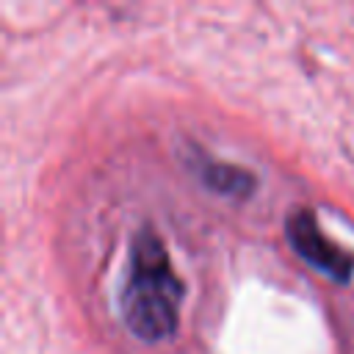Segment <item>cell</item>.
<instances>
[{"mask_svg": "<svg viewBox=\"0 0 354 354\" xmlns=\"http://www.w3.org/2000/svg\"><path fill=\"white\" fill-rule=\"evenodd\" d=\"M285 232H288V241H290L293 252L301 260H307L313 268L324 271L326 277H332L337 282H348L351 279L354 254L324 235V230L318 227V218H315L313 210H293L288 216V221H285Z\"/></svg>", "mask_w": 354, "mask_h": 354, "instance_id": "cell-2", "label": "cell"}, {"mask_svg": "<svg viewBox=\"0 0 354 354\" xmlns=\"http://www.w3.org/2000/svg\"><path fill=\"white\" fill-rule=\"evenodd\" d=\"M183 282L171 271L160 238L141 230L130 249L127 279L119 293V315L124 326L147 343L166 340L180 324Z\"/></svg>", "mask_w": 354, "mask_h": 354, "instance_id": "cell-1", "label": "cell"}, {"mask_svg": "<svg viewBox=\"0 0 354 354\" xmlns=\"http://www.w3.org/2000/svg\"><path fill=\"white\" fill-rule=\"evenodd\" d=\"M196 171H199V180L216 191V194H224V196H235V199H243L254 191V174L241 169V166H230V163H218V160H207V158H199L196 160Z\"/></svg>", "mask_w": 354, "mask_h": 354, "instance_id": "cell-3", "label": "cell"}]
</instances>
